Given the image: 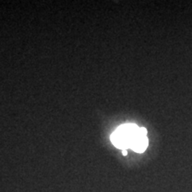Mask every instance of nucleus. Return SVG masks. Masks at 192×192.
Here are the masks:
<instances>
[{
    "instance_id": "nucleus-1",
    "label": "nucleus",
    "mask_w": 192,
    "mask_h": 192,
    "mask_svg": "<svg viewBox=\"0 0 192 192\" xmlns=\"http://www.w3.org/2000/svg\"><path fill=\"white\" fill-rule=\"evenodd\" d=\"M139 129L140 127L134 124L123 125L112 134L111 141L116 148L125 150L127 148H131L135 137L139 134Z\"/></svg>"
},
{
    "instance_id": "nucleus-2",
    "label": "nucleus",
    "mask_w": 192,
    "mask_h": 192,
    "mask_svg": "<svg viewBox=\"0 0 192 192\" xmlns=\"http://www.w3.org/2000/svg\"><path fill=\"white\" fill-rule=\"evenodd\" d=\"M148 143L149 141L147 138V130L145 128H140L139 134L135 137L130 149H132L137 153H142L147 149Z\"/></svg>"
},
{
    "instance_id": "nucleus-3",
    "label": "nucleus",
    "mask_w": 192,
    "mask_h": 192,
    "mask_svg": "<svg viewBox=\"0 0 192 192\" xmlns=\"http://www.w3.org/2000/svg\"><path fill=\"white\" fill-rule=\"evenodd\" d=\"M123 155H124V156H126V155H127V151H126V150H123Z\"/></svg>"
}]
</instances>
